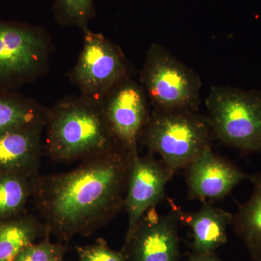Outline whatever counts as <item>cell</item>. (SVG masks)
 Instances as JSON below:
<instances>
[{"label": "cell", "instance_id": "6da1fadb", "mask_svg": "<svg viewBox=\"0 0 261 261\" xmlns=\"http://www.w3.org/2000/svg\"><path fill=\"white\" fill-rule=\"evenodd\" d=\"M135 152L119 146L66 172L38 175L32 197L47 232L68 242L114 219L124 209Z\"/></svg>", "mask_w": 261, "mask_h": 261}, {"label": "cell", "instance_id": "7a4b0ae2", "mask_svg": "<svg viewBox=\"0 0 261 261\" xmlns=\"http://www.w3.org/2000/svg\"><path fill=\"white\" fill-rule=\"evenodd\" d=\"M44 128L43 151L56 163L82 161L121 146L99 104L81 95L63 98L48 108Z\"/></svg>", "mask_w": 261, "mask_h": 261}, {"label": "cell", "instance_id": "3957f363", "mask_svg": "<svg viewBox=\"0 0 261 261\" xmlns=\"http://www.w3.org/2000/svg\"><path fill=\"white\" fill-rule=\"evenodd\" d=\"M213 137L206 116L191 111L152 110L140 142L175 174L211 146Z\"/></svg>", "mask_w": 261, "mask_h": 261}, {"label": "cell", "instance_id": "277c9868", "mask_svg": "<svg viewBox=\"0 0 261 261\" xmlns=\"http://www.w3.org/2000/svg\"><path fill=\"white\" fill-rule=\"evenodd\" d=\"M205 105L214 137L244 154L261 153V91L214 86Z\"/></svg>", "mask_w": 261, "mask_h": 261}, {"label": "cell", "instance_id": "5b68a950", "mask_svg": "<svg viewBox=\"0 0 261 261\" xmlns=\"http://www.w3.org/2000/svg\"><path fill=\"white\" fill-rule=\"evenodd\" d=\"M53 53L45 29L0 19V89L17 91L44 76Z\"/></svg>", "mask_w": 261, "mask_h": 261}, {"label": "cell", "instance_id": "8992f818", "mask_svg": "<svg viewBox=\"0 0 261 261\" xmlns=\"http://www.w3.org/2000/svg\"><path fill=\"white\" fill-rule=\"evenodd\" d=\"M152 111L197 112L202 83L199 75L161 44H151L140 73Z\"/></svg>", "mask_w": 261, "mask_h": 261}, {"label": "cell", "instance_id": "52a82bcc", "mask_svg": "<svg viewBox=\"0 0 261 261\" xmlns=\"http://www.w3.org/2000/svg\"><path fill=\"white\" fill-rule=\"evenodd\" d=\"M132 76L121 48L100 33L84 32L83 47L69 79L82 97L97 103L122 80Z\"/></svg>", "mask_w": 261, "mask_h": 261}, {"label": "cell", "instance_id": "ba28073f", "mask_svg": "<svg viewBox=\"0 0 261 261\" xmlns=\"http://www.w3.org/2000/svg\"><path fill=\"white\" fill-rule=\"evenodd\" d=\"M103 116L118 143L137 152L141 136L151 114L143 87L132 76L111 89L99 102Z\"/></svg>", "mask_w": 261, "mask_h": 261}, {"label": "cell", "instance_id": "9c48e42d", "mask_svg": "<svg viewBox=\"0 0 261 261\" xmlns=\"http://www.w3.org/2000/svg\"><path fill=\"white\" fill-rule=\"evenodd\" d=\"M183 213L173 207L159 214L150 209L139 221L132 234L125 239L123 251L128 261H178V226Z\"/></svg>", "mask_w": 261, "mask_h": 261}, {"label": "cell", "instance_id": "30bf717a", "mask_svg": "<svg viewBox=\"0 0 261 261\" xmlns=\"http://www.w3.org/2000/svg\"><path fill=\"white\" fill-rule=\"evenodd\" d=\"M173 175L153 154H133L124 202L128 214L126 239L133 232L142 216L163 200L166 185Z\"/></svg>", "mask_w": 261, "mask_h": 261}, {"label": "cell", "instance_id": "8fae6325", "mask_svg": "<svg viewBox=\"0 0 261 261\" xmlns=\"http://www.w3.org/2000/svg\"><path fill=\"white\" fill-rule=\"evenodd\" d=\"M190 200L211 203L222 200L250 176L238 166L214 152L209 146L185 168Z\"/></svg>", "mask_w": 261, "mask_h": 261}, {"label": "cell", "instance_id": "7c38bea8", "mask_svg": "<svg viewBox=\"0 0 261 261\" xmlns=\"http://www.w3.org/2000/svg\"><path fill=\"white\" fill-rule=\"evenodd\" d=\"M44 129L29 128L0 135V175L39 174Z\"/></svg>", "mask_w": 261, "mask_h": 261}, {"label": "cell", "instance_id": "4fadbf2b", "mask_svg": "<svg viewBox=\"0 0 261 261\" xmlns=\"http://www.w3.org/2000/svg\"><path fill=\"white\" fill-rule=\"evenodd\" d=\"M233 214L204 203L197 212L185 216V221L191 228L195 253L209 254L216 251L227 242V228L231 226Z\"/></svg>", "mask_w": 261, "mask_h": 261}, {"label": "cell", "instance_id": "5bb4252c", "mask_svg": "<svg viewBox=\"0 0 261 261\" xmlns=\"http://www.w3.org/2000/svg\"><path fill=\"white\" fill-rule=\"evenodd\" d=\"M48 108L17 91L0 89V135L45 128Z\"/></svg>", "mask_w": 261, "mask_h": 261}, {"label": "cell", "instance_id": "9a60e30c", "mask_svg": "<svg viewBox=\"0 0 261 261\" xmlns=\"http://www.w3.org/2000/svg\"><path fill=\"white\" fill-rule=\"evenodd\" d=\"M253 190L250 198L239 204L231 226L243 240L252 260L261 261V172L250 176Z\"/></svg>", "mask_w": 261, "mask_h": 261}, {"label": "cell", "instance_id": "2e32d148", "mask_svg": "<svg viewBox=\"0 0 261 261\" xmlns=\"http://www.w3.org/2000/svg\"><path fill=\"white\" fill-rule=\"evenodd\" d=\"M43 221L32 214H21L0 222V261H13L24 249L44 238Z\"/></svg>", "mask_w": 261, "mask_h": 261}, {"label": "cell", "instance_id": "e0dca14e", "mask_svg": "<svg viewBox=\"0 0 261 261\" xmlns=\"http://www.w3.org/2000/svg\"><path fill=\"white\" fill-rule=\"evenodd\" d=\"M37 176L0 175V222L23 214Z\"/></svg>", "mask_w": 261, "mask_h": 261}, {"label": "cell", "instance_id": "ac0fdd59", "mask_svg": "<svg viewBox=\"0 0 261 261\" xmlns=\"http://www.w3.org/2000/svg\"><path fill=\"white\" fill-rule=\"evenodd\" d=\"M95 0H54L51 10L57 23L63 27L89 29V21L96 15Z\"/></svg>", "mask_w": 261, "mask_h": 261}, {"label": "cell", "instance_id": "d6986e66", "mask_svg": "<svg viewBox=\"0 0 261 261\" xmlns=\"http://www.w3.org/2000/svg\"><path fill=\"white\" fill-rule=\"evenodd\" d=\"M47 232L40 242L29 245L13 261H65L66 247L54 243Z\"/></svg>", "mask_w": 261, "mask_h": 261}, {"label": "cell", "instance_id": "ffe728a7", "mask_svg": "<svg viewBox=\"0 0 261 261\" xmlns=\"http://www.w3.org/2000/svg\"><path fill=\"white\" fill-rule=\"evenodd\" d=\"M79 261H126L123 250L116 251L108 246L106 240L99 239L95 243L76 247Z\"/></svg>", "mask_w": 261, "mask_h": 261}, {"label": "cell", "instance_id": "44dd1931", "mask_svg": "<svg viewBox=\"0 0 261 261\" xmlns=\"http://www.w3.org/2000/svg\"><path fill=\"white\" fill-rule=\"evenodd\" d=\"M187 261H220L219 257L215 252L209 254L195 253Z\"/></svg>", "mask_w": 261, "mask_h": 261}]
</instances>
